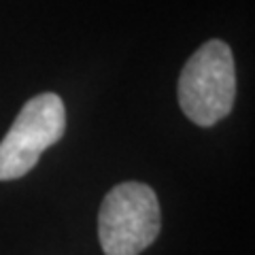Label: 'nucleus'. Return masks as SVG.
I'll use <instances>...</instances> for the list:
<instances>
[{"label":"nucleus","mask_w":255,"mask_h":255,"mask_svg":"<svg viewBox=\"0 0 255 255\" xmlns=\"http://www.w3.org/2000/svg\"><path fill=\"white\" fill-rule=\"evenodd\" d=\"M179 105L196 126L221 122L234 107L236 70L232 49L223 41H209L198 49L179 77Z\"/></svg>","instance_id":"f257e3e1"},{"label":"nucleus","mask_w":255,"mask_h":255,"mask_svg":"<svg viewBox=\"0 0 255 255\" xmlns=\"http://www.w3.org/2000/svg\"><path fill=\"white\" fill-rule=\"evenodd\" d=\"M159 228L157 196L145 183H119L102 200L98 236L105 255H138L157 238Z\"/></svg>","instance_id":"f03ea898"},{"label":"nucleus","mask_w":255,"mask_h":255,"mask_svg":"<svg viewBox=\"0 0 255 255\" xmlns=\"http://www.w3.org/2000/svg\"><path fill=\"white\" fill-rule=\"evenodd\" d=\"M64 128L66 111L60 96L38 94L28 100L0 142V181L30 172L43 151L62 138Z\"/></svg>","instance_id":"7ed1b4c3"}]
</instances>
